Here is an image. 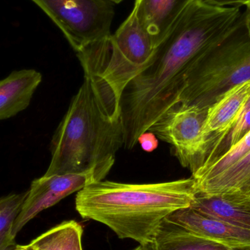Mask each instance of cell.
<instances>
[{
	"label": "cell",
	"mask_w": 250,
	"mask_h": 250,
	"mask_svg": "<svg viewBox=\"0 0 250 250\" xmlns=\"http://www.w3.org/2000/svg\"><path fill=\"white\" fill-rule=\"evenodd\" d=\"M204 2L217 6H240L241 0H202Z\"/></svg>",
	"instance_id": "cell-20"
},
{
	"label": "cell",
	"mask_w": 250,
	"mask_h": 250,
	"mask_svg": "<svg viewBox=\"0 0 250 250\" xmlns=\"http://www.w3.org/2000/svg\"><path fill=\"white\" fill-rule=\"evenodd\" d=\"M83 229L76 221L63 222L30 242L36 250H83Z\"/></svg>",
	"instance_id": "cell-15"
},
{
	"label": "cell",
	"mask_w": 250,
	"mask_h": 250,
	"mask_svg": "<svg viewBox=\"0 0 250 250\" xmlns=\"http://www.w3.org/2000/svg\"><path fill=\"white\" fill-rule=\"evenodd\" d=\"M63 32L76 53L111 35L114 4L106 0H30Z\"/></svg>",
	"instance_id": "cell-5"
},
{
	"label": "cell",
	"mask_w": 250,
	"mask_h": 250,
	"mask_svg": "<svg viewBox=\"0 0 250 250\" xmlns=\"http://www.w3.org/2000/svg\"><path fill=\"white\" fill-rule=\"evenodd\" d=\"M106 1H110V2L112 3V4H119V3L121 2L123 0H106Z\"/></svg>",
	"instance_id": "cell-25"
},
{
	"label": "cell",
	"mask_w": 250,
	"mask_h": 250,
	"mask_svg": "<svg viewBox=\"0 0 250 250\" xmlns=\"http://www.w3.org/2000/svg\"><path fill=\"white\" fill-rule=\"evenodd\" d=\"M26 195L27 191L13 194L11 201L0 211V250H8L15 246L16 237L12 234V230Z\"/></svg>",
	"instance_id": "cell-17"
},
{
	"label": "cell",
	"mask_w": 250,
	"mask_h": 250,
	"mask_svg": "<svg viewBox=\"0 0 250 250\" xmlns=\"http://www.w3.org/2000/svg\"><path fill=\"white\" fill-rule=\"evenodd\" d=\"M197 194L194 178L151 184L98 181L78 192L83 219L108 226L120 239L152 243L167 216L189 207Z\"/></svg>",
	"instance_id": "cell-2"
},
{
	"label": "cell",
	"mask_w": 250,
	"mask_h": 250,
	"mask_svg": "<svg viewBox=\"0 0 250 250\" xmlns=\"http://www.w3.org/2000/svg\"><path fill=\"white\" fill-rule=\"evenodd\" d=\"M250 151V131L237 144L192 173L194 179L211 177L226 170Z\"/></svg>",
	"instance_id": "cell-16"
},
{
	"label": "cell",
	"mask_w": 250,
	"mask_h": 250,
	"mask_svg": "<svg viewBox=\"0 0 250 250\" xmlns=\"http://www.w3.org/2000/svg\"><path fill=\"white\" fill-rule=\"evenodd\" d=\"M124 146L122 119L110 115L90 78L84 80L56 129L45 176L98 170L108 175Z\"/></svg>",
	"instance_id": "cell-3"
},
{
	"label": "cell",
	"mask_w": 250,
	"mask_h": 250,
	"mask_svg": "<svg viewBox=\"0 0 250 250\" xmlns=\"http://www.w3.org/2000/svg\"><path fill=\"white\" fill-rule=\"evenodd\" d=\"M106 175L98 170L82 173L43 176L32 181L12 230L14 237L38 214L92 182L104 180Z\"/></svg>",
	"instance_id": "cell-7"
},
{
	"label": "cell",
	"mask_w": 250,
	"mask_h": 250,
	"mask_svg": "<svg viewBox=\"0 0 250 250\" xmlns=\"http://www.w3.org/2000/svg\"><path fill=\"white\" fill-rule=\"evenodd\" d=\"M138 144L141 145V148L144 151H148V152L154 151L158 146V141H157V136L150 131L144 132L139 137L138 140Z\"/></svg>",
	"instance_id": "cell-19"
},
{
	"label": "cell",
	"mask_w": 250,
	"mask_h": 250,
	"mask_svg": "<svg viewBox=\"0 0 250 250\" xmlns=\"http://www.w3.org/2000/svg\"><path fill=\"white\" fill-rule=\"evenodd\" d=\"M193 0H135L133 10L155 47Z\"/></svg>",
	"instance_id": "cell-11"
},
{
	"label": "cell",
	"mask_w": 250,
	"mask_h": 250,
	"mask_svg": "<svg viewBox=\"0 0 250 250\" xmlns=\"http://www.w3.org/2000/svg\"><path fill=\"white\" fill-rule=\"evenodd\" d=\"M239 5H245L246 6L247 8H250V0H241Z\"/></svg>",
	"instance_id": "cell-24"
},
{
	"label": "cell",
	"mask_w": 250,
	"mask_h": 250,
	"mask_svg": "<svg viewBox=\"0 0 250 250\" xmlns=\"http://www.w3.org/2000/svg\"><path fill=\"white\" fill-rule=\"evenodd\" d=\"M248 10V13H249V18H250V8H247Z\"/></svg>",
	"instance_id": "cell-26"
},
{
	"label": "cell",
	"mask_w": 250,
	"mask_h": 250,
	"mask_svg": "<svg viewBox=\"0 0 250 250\" xmlns=\"http://www.w3.org/2000/svg\"><path fill=\"white\" fill-rule=\"evenodd\" d=\"M192 208L250 231V200L195 195Z\"/></svg>",
	"instance_id": "cell-13"
},
{
	"label": "cell",
	"mask_w": 250,
	"mask_h": 250,
	"mask_svg": "<svg viewBox=\"0 0 250 250\" xmlns=\"http://www.w3.org/2000/svg\"><path fill=\"white\" fill-rule=\"evenodd\" d=\"M8 250H36L31 244L26 245H15L13 248Z\"/></svg>",
	"instance_id": "cell-22"
},
{
	"label": "cell",
	"mask_w": 250,
	"mask_h": 250,
	"mask_svg": "<svg viewBox=\"0 0 250 250\" xmlns=\"http://www.w3.org/2000/svg\"><path fill=\"white\" fill-rule=\"evenodd\" d=\"M250 97V81H248L229 89L208 108L204 134L208 143V154L204 165L215 158Z\"/></svg>",
	"instance_id": "cell-9"
},
{
	"label": "cell",
	"mask_w": 250,
	"mask_h": 250,
	"mask_svg": "<svg viewBox=\"0 0 250 250\" xmlns=\"http://www.w3.org/2000/svg\"><path fill=\"white\" fill-rule=\"evenodd\" d=\"M194 179L197 195L250 200V151L221 173L211 177Z\"/></svg>",
	"instance_id": "cell-10"
},
{
	"label": "cell",
	"mask_w": 250,
	"mask_h": 250,
	"mask_svg": "<svg viewBox=\"0 0 250 250\" xmlns=\"http://www.w3.org/2000/svg\"><path fill=\"white\" fill-rule=\"evenodd\" d=\"M42 82V75L34 69L10 73L0 81V121L24 111Z\"/></svg>",
	"instance_id": "cell-12"
},
{
	"label": "cell",
	"mask_w": 250,
	"mask_h": 250,
	"mask_svg": "<svg viewBox=\"0 0 250 250\" xmlns=\"http://www.w3.org/2000/svg\"><path fill=\"white\" fill-rule=\"evenodd\" d=\"M13 194H10V195H7V196L2 197L0 198V211L7 205L11 201L13 198Z\"/></svg>",
	"instance_id": "cell-21"
},
{
	"label": "cell",
	"mask_w": 250,
	"mask_h": 250,
	"mask_svg": "<svg viewBox=\"0 0 250 250\" xmlns=\"http://www.w3.org/2000/svg\"><path fill=\"white\" fill-rule=\"evenodd\" d=\"M165 222L186 231L237 250H250V231L194 209L181 208Z\"/></svg>",
	"instance_id": "cell-8"
},
{
	"label": "cell",
	"mask_w": 250,
	"mask_h": 250,
	"mask_svg": "<svg viewBox=\"0 0 250 250\" xmlns=\"http://www.w3.org/2000/svg\"><path fill=\"white\" fill-rule=\"evenodd\" d=\"M250 131V97L248 101H247L245 106H244L243 109L241 111L240 114H239V117H238L236 123L233 125V127H232L230 132L228 134L224 142L223 143V144H224L225 149L223 150L222 154L226 152L228 149H229L230 147L234 146L235 144H237V143L239 142L247 133H248ZM222 145H223V144H222ZM217 154H218V153H217ZM221 154H220V155H221ZM216 157H217V156H216Z\"/></svg>",
	"instance_id": "cell-18"
},
{
	"label": "cell",
	"mask_w": 250,
	"mask_h": 250,
	"mask_svg": "<svg viewBox=\"0 0 250 250\" xmlns=\"http://www.w3.org/2000/svg\"><path fill=\"white\" fill-rule=\"evenodd\" d=\"M207 111L178 103L148 130L170 144L182 166L192 173L201 168L208 157V145L204 134Z\"/></svg>",
	"instance_id": "cell-6"
},
{
	"label": "cell",
	"mask_w": 250,
	"mask_h": 250,
	"mask_svg": "<svg viewBox=\"0 0 250 250\" xmlns=\"http://www.w3.org/2000/svg\"><path fill=\"white\" fill-rule=\"evenodd\" d=\"M242 6H217L193 0L155 47L144 71L121 98L124 146L132 149L139 137L179 103L187 76L197 60L235 24Z\"/></svg>",
	"instance_id": "cell-1"
},
{
	"label": "cell",
	"mask_w": 250,
	"mask_h": 250,
	"mask_svg": "<svg viewBox=\"0 0 250 250\" xmlns=\"http://www.w3.org/2000/svg\"><path fill=\"white\" fill-rule=\"evenodd\" d=\"M250 81V24L248 9L235 24L194 63L179 103L208 108L226 92Z\"/></svg>",
	"instance_id": "cell-4"
},
{
	"label": "cell",
	"mask_w": 250,
	"mask_h": 250,
	"mask_svg": "<svg viewBox=\"0 0 250 250\" xmlns=\"http://www.w3.org/2000/svg\"><path fill=\"white\" fill-rule=\"evenodd\" d=\"M153 245L154 250H237L195 236L165 221Z\"/></svg>",
	"instance_id": "cell-14"
},
{
	"label": "cell",
	"mask_w": 250,
	"mask_h": 250,
	"mask_svg": "<svg viewBox=\"0 0 250 250\" xmlns=\"http://www.w3.org/2000/svg\"><path fill=\"white\" fill-rule=\"evenodd\" d=\"M134 250H154V245L152 243L146 244V245H140L138 248Z\"/></svg>",
	"instance_id": "cell-23"
}]
</instances>
